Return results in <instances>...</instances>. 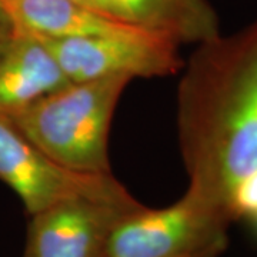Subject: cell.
<instances>
[{"mask_svg":"<svg viewBox=\"0 0 257 257\" xmlns=\"http://www.w3.org/2000/svg\"><path fill=\"white\" fill-rule=\"evenodd\" d=\"M248 220L253 223V226H254V229H256V231H257V213L254 214V216H251V217H250Z\"/></svg>","mask_w":257,"mask_h":257,"instance_id":"cell-13","label":"cell"},{"mask_svg":"<svg viewBox=\"0 0 257 257\" xmlns=\"http://www.w3.org/2000/svg\"><path fill=\"white\" fill-rule=\"evenodd\" d=\"M39 39L70 82H84L116 74H126L132 79L163 77L180 72L184 64L179 52L180 45L153 33Z\"/></svg>","mask_w":257,"mask_h":257,"instance_id":"cell-5","label":"cell"},{"mask_svg":"<svg viewBox=\"0 0 257 257\" xmlns=\"http://www.w3.org/2000/svg\"><path fill=\"white\" fill-rule=\"evenodd\" d=\"M143 204L76 197L32 214L22 257H106L114 227Z\"/></svg>","mask_w":257,"mask_h":257,"instance_id":"cell-6","label":"cell"},{"mask_svg":"<svg viewBox=\"0 0 257 257\" xmlns=\"http://www.w3.org/2000/svg\"><path fill=\"white\" fill-rule=\"evenodd\" d=\"M182 257H220L216 254H193V256H182Z\"/></svg>","mask_w":257,"mask_h":257,"instance_id":"cell-14","label":"cell"},{"mask_svg":"<svg viewBox=\"0 0 257 257\" xmlns=\"http://www.w3.org/2000/svg\"><path fill=\"white\" fill-rule=\"evenodd\" d=\"M124 20L177 45L202 43L220 35L209 0H116Z\"/></svg>","mask_w":257,"mask_h":257,"instance_id":"cell-9","label":"cell"},{"mask_svg":"<svg viewBox=\"0 0 257 257\" xmlns=\"http://www.w3.org/2000/svg\"><path fill=\"white\" fill-rule=\"evenodd\" d=\"M230 209L234 220L241 217L250 219L257 213V173L246 177L234 189Z\"/></svg>","mask_w":257,"mask_h":257,"instance_id":"cell-10","label":"cell"},{"mask_svg":"<svg viewBox=\"0 0 257 257\" xmlns=\"http://www.w3.org/2000/svg\"><path fill=\"white\" fill-rule=\"evenodd\" d=\"M177 89V135L189 187L233 219L234 189L257 173V20L197 43Z\"/></svg>","mask_w":257,"mask_h":257,"instance_id":"cell-1","label":"cell"},{"mask_svg":"<svg viewBox=\"0 0 257 257\" xmlns=\"http://www.w3.org/2000/svg\"><path fill=\"white\" fill-rule=\"evenodd\" d=\"M0 180L18 194L30 216L76 197L139 203L111 173H83L59 165L5 113H0Z\"/></svg>","mask_w":257,"mask_h":257,"instance_id":"cell-4","label":"cell"},{"mask_svg":"<svg viewBox=\"0 0 257 257\" xmlns=\"http://www.w3.org/2000/svg\"><path fill=\"white\" fill-rule=\"evenodd\" d=\"M16 32H18V29L9 16L5 5L0 0V52L8 46V43L16 35Z\"/></svg>","mask_w":257,"mask_h":257,"instance_id":"cell-12","label":"cell"},{"mask_svg":"<svg viewBox=\"0 0 257 257\" xmlns=\"http://www.w3.org/2000/svg\"><path fill=\"white\" fill-rule=\"evenodd\" d=\"M69 82L43 42L18 29L0 52V113L19 110Z\"/></svg>","mask_w":257,"mask_h":257,"instance_id":"cell-8","label":"cell"},{"mask_svg":"<svg viewBox=\"0 0 257 257\" xmlns=\"http://www.w3.org/2000/svg\"><path fill=\"white\" fill-rule=\"evenodd\" d=\"M126 74L69 82L8 116L59 165L83 173H111L109 132Z\"/></svg>","mask_w":257,"mask_h":257,"instance_id":"cell-2","label":"cell"},{"mask_svg":"<svg viewBox=\"0 0 257 257\" xmlns=\"http://www.w3.org/2000/svg\"><path fill=\"white\" fill-rule=\"evenodd\" d=\"M2 3L16 29L37 37L67 39L150 33L123 19L103 15L72 0H2Z\"/></svg>","mask_w":257,"mask_h":257,"instance_id":"cell-7","label":"cell"},{"mask_svg":"<svg viewBox=\"0 0 257 257\" xmlns=\"http://www.w3.org/2000/svg\"><path fill=\"white\" fill-rule=\"evenodd\" d=\"M72 2L77 3V5H82L84 8L96 10V12L103 13V15H109V16H113V18L123 19L116 0H72Z\"/></svg>","mask_w":257,"mask_h":257,"instance_id":"cell-11","label":"cell"},{"mask_svg":"<svg viewBox=\"0 0 257 257\" xmlns=\"http://www.w3.org/2000/svg\"><path fill=\"white\" fill-rule=\"evenodd\" d=\"M231 217L190 187L173 204L126 214L111 233L106 257L221 256Z\"/></svg>","mask_w":257,"mask_h":257,"instance_id":"cell-3","label":"cell"}]
</instances>
